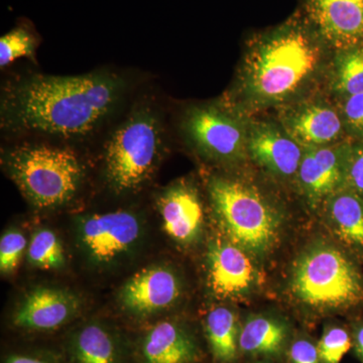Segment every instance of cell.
I'll return each mask as SVG.
<instances>
[{
  "label": "cell",
  "instance_id": "cell-17",
  "mask_svg": "<svg viewBox=\"0 0 363 363\" xmlns=\"http://www.w3.org/2000/svg\"><path fill=\"white\" fill-rule=\"evenodd\" d=\"M247 150L259 166L283 178L298 174L304 154L292 136L269 123L253 126L247 135Z\"/></svg>",
  "mask_w": 363,
  "mask_h": 363
},
{
  "label": "cell",
  "instance_id": "cell-26",
  "mask_svg": "<svg viewBox=\"0 0 363 363\" xmlns=\"http://www.w3.org/2000/svg\"><path fill=\"white\" fill-rule=\"evenodd\" d=\"M28 247L25 234L16 229L6 231L0 240V271L2 274L16 271Z\"/></svg>",
  "mask_w": 363,
  "mask_h": 363
},
{
  "label": "cell",
  "instance_id": "cell-5",
  "mask_svg": "<svg viewBox=\"0 0 363 363\" xmlns=\"http://www.w3.org/2000/svg\"><path fill=\"white\" fill-rule=\"evenodd\" d=\"M291 293L301 304L318 311H350L363 305V274L347 253L318 243L294 264Z\"/></svg>",
  "mask_w": 363,
  "mask_h": 363
},
{
  "label": "cell",
  "instance_id": "cell-4",
  "mask_svg": "<svg viewBox=\"0 0 363 363\" xmlns=\"http://www.w3.org/2000/svg\"><path fill=\"white\" fill-rule=\"evenodd\" d=\"M2 150L6 173L30 204L40 210L65 206L77 197L87 169L75 145L18 138Z\"/></svg>",
  "mask_w": 363,
  "mask_h": 363
},
{
  "label": "cell",
  "instance_id": "cell-1",
  "mask_svg": "<svg viewBox=\"0 0 363 363\" xmlns=\"http://www.w3.org/2000/svg\"><path fill=\"white\" fill-rule=\"evenodd\" d=\"M133 96V81L101 69L73 76L16 74L0 93V128L18 138L78 145L101 138Z\"/></svg>",
  "mask_w": 363,
  "mask_h": 363
},
{
  "label": "cell",
  "instance_id": "cell-10",
  "mask_svg": "<svg viewBox=\"0 0 363 363\" xmlns=\"http://www.w3.org/2000/svg\"><path fill=\"white\" fill-rule=\"evenodd\" d=\"M182 283L171 267H145L126 281L118 294V302L126 314L147 318L167 311L178 302Z\"/></svg>",
  "mask_w": 363,
  "mask_h": 363
},
{
  "label": "cell",
  "instance_id": "cell-28",
  "mask_svg": "<svg viewBox=\"0 0 363 363\" xmlns=\"http://www.w3.org/2000/svg\"><path fill=\"white\" fill-rule=\"evenodd\" d=\"M1 363H69L65 354L49 350H16L2 357Z\"/></svg>",
  "mask_w": 363,
  "mask_h": 363
},
{
  "label": "cell",
  "instance_id": "cell-12",
  "mask_svg": "<svg viewBox=\"0 0 363 363\" xmlns=\"http://www.w3.org/2000/svg\"><path fill=\"white\" fill-rule=\"evenodd\" d=\"M250 255L233 241H211L206 257L208 281L217 297L240 298L252 292L257 272Z\"/></svg>",
  "mask_w": 363,
  "mask_h": 363
},
{
  "label": "cell",
  "instance_id": "cell-18",
  "mask_svg": "<svg viewBox=\"0 0 363 363\" xmlns=\"http://www.w3.org/2000/svg\"><path fill=\"white\" fill-rule=\"evenodd\" d=\"M342 128L337 112L324 104L308 105L286 121V133L303 147L330 145L340 138Z\"/></svg>",
  "mask_w": 363,
  "mask_h": 363
},
{
  "label": "cell",
  "instance_id": "cell-25",
  "mask_svg": "<svg viewBox=\"0 0 363 363\" xmlns=\"http://www.w3.org/2000/svg\"><path fill=\"white\" fill-rule=\"evenodd\" d=\"M351 346L352 337L345 328L340 326L327 327L317 344L320 362L340 363Z\"/></svg>",
  "mask_w": 363,
  "mask_h": 363
},
{
  "label": "cell",
  "instance_id": "cell-9",
  "mask_svg": "<svg viewBox=\"0 0 363 363\" xmlns=\"http://www.w3.org/2000/svg\"><path fill=\"white\" fill-rule=\"evenodd\" d=\"M75 294L55 286H39L26 294L14 310L11 327L23 334H52L78 316Z\"/></svg>",
  "mask_w": 363,
  "mask_h": 363
},
{
  "label": "cell",
  "instance_id": "cell-7",
  "mask_svg": "<svg viewBox=\"0 0 363 363\" xmlns=\"http://www.w3.org/2000/svg\"><path fill=\"white\" fill-rule=\"evenodd\" d=\"M180 130L189 145L213 161H238L247 147V130L224 105L189 107L181 117Z\"/></svg>",
  "mask_w": 363,
  "mask_h": 363
},
{
  "label": "cell",
  "instance_id": "cell-15",
  "mask_svg": "<svg viewBox=\"0 0 363 363\" xmlns=\"http://www.w3.org/2000/svg\"><path fill=\"white\" fill-rule=\"evenodd\" d=\"M350 147H305L298 171V183L312 204L326 201L345 185Z\"/></svg>",
  "mask_w": 363,
  "mask_h": 363
},
{
  "label": "cell",
  "instance_id": "cell-21",
  "mask_svg": "<svg viewBox=\"0 0 363 363\" xmlns=\"http://www.w3.org/2000/svg\"><path fill=\"white\" fill-rule=\"evenodd\" d=\"M205 336L212 357L217 363H234L240 353V325L233 310L218 307L208 313Z\"/></svg>",
  "mask_w": 363,
  "mask_h": 363
},
{
  "label": "cell",
  "instance_id": "cell-3",
  "mask_svg": "<svg viewBox=\"0 0 363 363\" xmlns=\"http://www.w3.org/2000/svg\"><path fill=\"white\" fill-rule=\"evenodd\" d=\"M101 138L102 175L116 196L140 192L152 181L167 147L166 121L150 95L131 99Z\"/></svg>",
  "mask_w": 363,
  "mask_h": 363
},
{
  "label": "cell",
  "instance_id": "cell-24",
  "mask_svg": "<svg viewBox=\"0 0 363 363\" xmlns=\"http://www.w3.org/2000/svg\"><path fill=\"white\" fill-rule=\"evenodd\" d=\"M26 255L28 262L38 269H57L65 264L63 245L51 229H39L33 234Z\"/></svg>",
  "mask_w": 363,
  "mask_h": 363
},
{
  "label": "cell",
  "instance_id": "cell-16",
  "mask_svg": "<svg viewBox=\"0 0 363 363\" xmlns=\"http://www.w3.org/2000/svg\"><path fill=\"white\" fill-rule=\"evenodd\" d=\"M157 205L164 231L172 240L182 245L197 240L204 215L197 190L189 182H176L164 189Z\"/></svg>",
  "mask_w": 363,
  "mask_h": 363
},
{
  "label": "cell",
  "instance_id": "cell-14",
  "mask_svg": "<svg viewBox=\"0 0 363 363\" xmlns=\"http://www.w3.org/2000/svg\"><path fill=\"white\" fill-rule=\"evenodd\" d=\"M318 35L341 50L363 42V0H305Z\"/></svg>",
  "mask_w": 363,
  "mask_h": 363
},
{
  "label": "cell",
  "instance_id": "cell-29",
  "mask_svg": "<svg viewBox=\"0 0 363 363\" xmlns=\"http://www.w3.org/2000/svg\"><path fill=\"white\" fill-rule=\"evenodd\" d=\"M342 116L348 130L363 142V93L345 98Z\"/></svg>",
  "mask_w": 363,
  "mask_h": 363
},
{
  "label": "cell",
  "instance_id": "cell-20",
  "mask_svg": "<svg viewBox=\"0 0 363 363\" xmlns=\"http://www.w3.org/2000/svg\"><path fill=\"white\" fill-rule=\"evenodd\" d=\"M326 202L332 230L346 247L363 257V198L344 187Z\"/></svg>",
  "mask_w": 363,
  "mask_h": 363
},
{
  "label": "cell",
  "instance_id": "cell-19",
  "mask_svg": "<svg viewBox=\"0 0 363 363\" xmlns=\"http://www.w3.org/2000/svg\"><path fill=\"white\" fill-rule=\"evenodd\" d=\"M290 327L271 316H252L240 325V352L252 357L277 358L283 355L290 340Z\"/></svg>",
  "mask_w": 363,
  "mask_h": 363
},
{
  "label": "cell",
  "instance_id": "cell-2",
  "mask_svg": "<svg viewBox=\"0 0 363 363\" xmlns=\"http://www.w3.org/2000/svg\"><path fill=\"white\" fill-rule=\"evenodd\" d=\"M322 58L318 35L298 21L264 33L248 52L241 88L255 105L290 99L309 83Z\"/></svg>",
  "mask_w": 363,
  "mask_h": 363
},
{
  "label": "cell",
  "instance_id": "cell-6",
  "mask_svg": "<svg viewBox=\"0 0 363 363\" xmlns=\"http://www.w3.org/2000/svg\"><path fill=\"white\" fill-rule=\"evenodd\" d=\"M212 208L224 233L252 255H267L279 240L281 218L257 189L243 182L213 176L208 182Z\"/></svg>",
  "mask_w": 363,
  "mask_h": 363
},
{
  "label": "cell",
  "instance_id": "cell-31",
  "mask_svg": "<svg viewBox=\"0 0 363 363\" xmlns=\"http://www.w3.org/2000/svg\"><path fill=\"white\" fill-rule=\"evenodd\" d=\"M352 346L360 362L363 363V321L357 322L353 327Z\"/></svg>",
  "mask_w": 363,
  "mask_h": 363
},
{
  "label": "cell",
  "instance_id": "cell-22",
  "mask_svg": "<svg viewBox=\"0 0 363 363\" xmlns=\"http://www.w3.org/2000/svg\"><path fill=\"white\" fill-rule=\"evenodd\" d=\"M40 35L28 20L21 18L0 38V67L6 68L16 60L33 59L40 44Z\"/></svg>",
  "mask_w": 363,
  "mask_h": 363
},
{
  "label": "cell",
  "instance_id": "cell-27",
  "mask_svg": "<svg viewBox=\"0 0 363 363\" xmlns=\"http://www.w3.org/2000/svg\"><path fill=\"white\" fill-rule=\"evenodd\" d=\"M344 187L363 198V142L348 150Z\"/></svg>",
  "mask_w": 363,
  "mask_h": 363
},
{
  "label": "cell",
  "instance_id": "cell-30",
  "mask_svg": "<svg viewBox=\"0 0 363 363\" xmlns=\"http://www.w3.org/2000/svg\"><path fill=\"white\" fill-rule=\"evenodd\" d=\"M288 362L321 363L316 344L305 337L296 339L289 345Z\"/></svg>",
  "mask_w": 363,
  "mask_h": 363
},
{
  "label": "cell",
  "instance_id": "cell-11",
  "mask_svg": "<svg viewBox=\"0 0 363 363\" xmlns=\"http://www.w3.org/2000/svg\"><path fill=\"white\" fill-rule=\"evenodd\" d=\"M201 358L194 332L177 320L157 322L133 344V363H198Z\"/></svg>",
  "mask_w": 363,
  "mask_h": 363
},
{
  "label": "cell",
  "instance_id": "cell-8",
  "mask_svg": "<svg viewBox=\"0 0 363 363\" xmlns=\"http://www.w3.org/2000/svg\"><path fill=\"white\" fill-rule=\"evenodd\" d=\"M79 245L93 264L105 266L118 262L140 243L143 223L126 209L84 215L78 218Z\"/></svg>",
  "mask_w": 363,
  "mask_h": 363
},
{
  "label": "cell",
  "instance_id": "cell-23",
  "mask_svg": "<svg viewBox=\"0 0 363 363\" xmlns=\"http://www.w3.org/2000/svg\"><path fill=\"white\" fill-rule=\"evenodd\" d=\"M333 72L334 89L340 94L347 97L363 93V48L340 50Z\"/></svg>",
  "mask_w": 363,
  "mask_h": 363
},
{
  "label": "cell",
  "instance_id": "cell-13",
  "mask_svg": "<svg viewBox=\"0 0 363 363\" xmlns=\"http://www.w3.org/2000/svg\"><path fill=\"white\" fill-rule=\"evenodd\" d=\"M65 357L69 363H133V344L111 325L91 320L66 336Z\"/></svg>",
  "mask_w": 363,
  "mask_h": 363
}]
</instances>
